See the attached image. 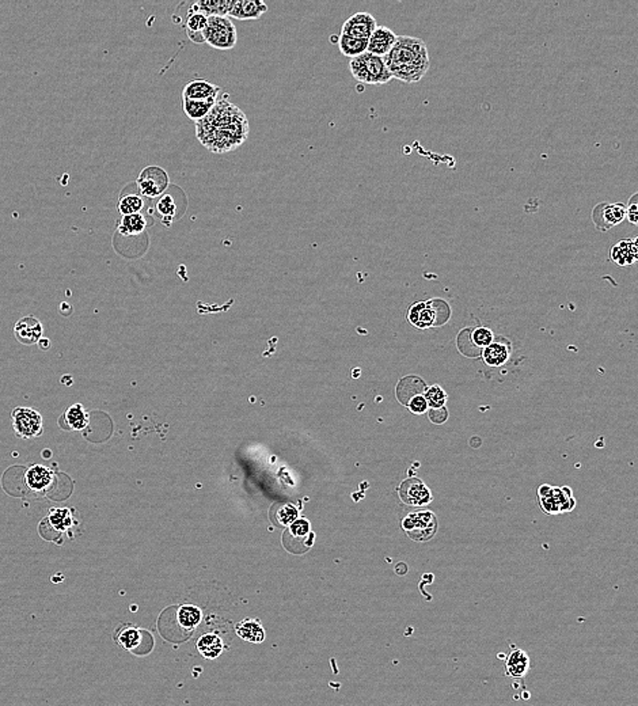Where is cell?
Returning <instances> with one entry per match:
<instances>
[{
  "label": "cell",
  "instance_id": "cell-39",
  "mask_svg": "<svg viewBox=\"0 0 638 706\" xmlns=\"http://www.w3.org/2000/svg\"><path fill=\"white\" fill-rule=\"evenodd\" d=\"M626 219L638 227V193H634L632 198H629L627 205H626Z\"/></svg>",
  "mask_w": 638,
  "mask_h": 706
},
{
  "label": "cell",
  "instance_id": "cell-29",
  "mask_svg": "<svg viewBox=\"0 0 638 706\" xmlns=\"http://www.w3.org/2000/svg\"><path fill=\"white\" fill-rule=\"evenodd\" d=\"M234 4V0H200L192 9L200 11L205 16H228V13Z\"/></svg>",
  "mask_w": 638,
  "mask_h": 706
},
{
  "label": "cell",
  "instance_id": "cell-13",
  "mask_svg": "<svg viewBox=\"0 0 638 706\" xmlns=\"http://www.w3.org/2000/svg\"><path fill=\"white\" fill-rule=\"evenodd\" d=\"M375 29H376V19L374 18V15L366 11H359L344 22L341 28V34L359 40H369Z\"/></svg>",
  "mask_w": 638,
  "mask_h": 706
},
{
  "label": "cell",
  "instance_id": "cell-26",
  "mask_svg": "<svg viewBox=\"0 0 638 706\" xmlns=\"http://www.w3.org/2000/svg\"><path fill=\"white\" fill-rule=\"evenodd\" d=\"M63 420L66 424L63 428L68 431H83L90 423L88 413L82 404H73L66 410L61 417V421Z\"/></svg>",
  "mask_w": 638,
  "mask_h": 706
},
{
  "label": "cell",
  "instance_id": "cell-22",
  "mask_svg": "<svg viewBox=\"0 0 638 706\" xmlns=\"http://www.w3.org/2000/svg\"><path fill=\"white\" fill-rule=\"evenodd\" d=\"M220 94V87L212 85L207 81L197 79L192 81L185 86L182 91V99H196V101H205V99L219 98Z\"/></svg>",
  "mask_w": 638,
  "mask_h": 706
},
{
  "label": "cell",
  "instance_id": "cell-14",
  "mask_svg": "<svg viewBox=\"0 0 638 706\" xmlns=\"http://www.w3.org/2000/svg\"><path fill=\"white\" fill-rule=\"evenodd\" d=\"M512 356V342L510 339L497 336L490 345L481 352L483 362L490 368L504 367Z\"/></svg>",
  "mask_w": 638,
  "mask_h": 706
},
{
  "label": "cell",
  "instance_id": "cell-42",
  "mask_svg": "<svg viewBox=\"0 0 638 706\" xmlns=\"http://www.w3.org/2000/svg\"><path fill=\"white\" fill-rule=\"evenodd\" d=\"M38 345H40V348H41L43 351H48V349H49V347H51V341L48 339H45V337H43V339L38 341Z\"/></svg>",
  "mask_w": 638,
  "mask_h": 706
},
{
  "label": "cell",
  "instance_id": "cell-41",
  "mask_svg": "<svg viewBox=\"0 0 638 706\" xmlns=\"http://www.w3.org/2000/svg\"><path fill=\"white\" fill-rule=\"evenodd\" d=\"M447 417H448V411H447L446 408L429 410V419L435 424L444 423L447 420Z\"/></svg>",
  "mask_w": 638,
  "mask_h": 706
},
{
  "label": "cell",
  "instance_id": "cell-8",
  "mask_svg": "<svg viewBox=\"0 0 638 706\" xmlns=\"http://www.w3.org/2000/svg\"><path fill=\"white\" fill-rule=\"evenodd\" d=\"M136 184L143 196L156 198L165 195L170 185V180L166 170L159 166H147L140 171Z\"/></svg>",
  "mask_w": 638,
  "mask_h": 706
},
{
  "label": "cell",
  "instance_id": "cell-31",
  "mask_svg": "<svg viewBox=\"0 0 638 706\" xmlns=\"http://www.w3.org/2000/svg\"><path fill=\"white\" fill-rule=\"evenodd\" d=\"M216 99H205V101H196V99H182V108L184 112L190 120L195 123H199L202 118H205L216 103Z\"/></svg>",
  "mask_w": 638,
  "mask_h": 706
},
{
  "label": "cell",
  "instance_id": "cell-17",
  "mask_svg": "<svg viewBox=\"0 0 638 706\" xmlns=\"http://www.w3.org/2000/svg\"><path fill=\"white\" fill-rule=\"evenodd\" d=\"M268 11V6L261 0H234L228 18L240 21H255Z\"/></svg>",
  "mask_w": 638,
  "mask_h": 706
},
{
  "label": "cell",
  "instance_id": "cell-23",
  "mask_svg": "<svg viewBox=\"0 0 638 706\" xmlns=\"http://www.w3.org/2000/svg\"><path fill=\"white\" fill-rule=\"evenodd\" d=\"M208 26V16L196 11L193 9L189 10L185 19L184 28L187 37L196 44L205 43L204 33Z\"/></svg>",
  "mask_w": 638,
  "mask_h": 706
},
{
  "label": "cell",
  "instance_id": "cell-9",
  "mask_svg": "<svg viewBox=\"0 0 638 706\" xmlns=\"http://www.w3.org/2000/svg\"><path fill=\"white\" fill-rule=\"evenodd\" d=\"M403 528L408 536L417 542H426L435 537L438 530V519L435 513L429 511L411 513L403 521Z\"/></svg>",
  "mask_w": 638,
  "mask_h": 706
},
{
  "label": "cell",
  "instance_id": "cell-4",
  "mask_svg": "<svg viewBox=\"0 0 638 706\" xmlns=\"http://www.w3.org/2000/svg\"><path fill=\"white\" fill-rule=\"evenodd\" d=\"M450 306L440 299L414 303L408 312L409 321L420 329L443 325L450 319Z\"/></svg>",
  "mask_w": 638,
  "mask_h": 706
},
{
  "label": "cell",
  "instance_id": "cell-5",
  "mask_svg": "<svg viewBox=\"0 0 638 706\" xmlns=\"http://www.w3.org/2000/svg\"><path fill=\"white\" fill-rule=\"evenodd\" d=\"M539 506L546 515H560L576 507V500L569 486L540 485L538 488Z\"/></svg>",
  "mask_w": 638,
  "mask_h": 706
},
{
  "label": "cell",
  "instance_id": "cell-6",
  "mask_svg": "<svg viewBox=\"0 0 638 706\" xmlns=\"http://www.w3.org/2000/svg\"><path fill=\"white\" fill-rule=\"evenodd\" d=\"M205 43L219 51L235 48L238 41L237 28L228 16L208 18V26L204 33Z\"/></svg>",
  "mask_w": 638,
  "mask_h": 706
},
{
  "label": "cell",
  "instance_id": "cell-43",
  "mask_svg": "<svg viewBox=\"0 0 638 706\" xmlns=\"http://www.w3.org/2000/svg\"><path fill=\"white\" fill-rule=\"evenodd\" d=\"M633 246H634V252H636V258H637V261H638V237L637 238H634V240H633Z\"/></svg>",
  "mask_w": 638,
  "mask_h": 706
},
{
  "label": "cell",
  "instance_id": "cell-21",
  "mask_svg": "<svg viewBox=\"0 0 638 706\" xmlns=\"http://www.w3.org/2000/svg\"><path fill=\"white\" fill-rule=\"evenodd\" d=\"M201 620H202V611L195 605H182L175 610V623L187 638L199 626Z\"/></svg>",
  "mask_w": 638,
  "mask_h": 706
},
{
  "label": "cell",
  "instance_id": "cell-12",
  "mask_svg": "<svg viewBox=\"0 0 638 706\" xmlns=\"http://www.w3.org/2000/svg\"><path fill=\"white\" fill-rule=\"evenodd\" d=\"M25 484L36 496H48L55 486V473L43 465H34L25 471Z\"/></svg>",
  "mask_w": 638,
  "mask_h": 706
},
{
  "label": "cell",
  "instance_id": "cell-27",
  "mask_svg": "<svg viewBox=\"0 0 638 706\" xmlns=\"http://www.w3.org/2000/svg\"><path fill=\"white\" fill-rule=\"evenodd\" d=\"M196 647H197V650L202 658H205L208 660H213V659H217L223 653L225 644H223V640L220 635H216V633H205L197 640Z\"/></svg>",
  "mask_w": 638,
  "mask_h": 706
},
{
  "label": "cell",
  "instance_id": "cell-19",
  "mask_svg": "<svg viewBox=\"0 0 638 706\" xmlns=\"http://www.w3.org/2000/svg\"><path fill=\"white\" fill-rule=\"evenodd\" d=\"M72 524H73V516H72L71 509H51L46 519H43L40 524V534L43 537V534H46L49 530H55L57 534H61L64 531H68L71 528Z\"/></svg>",
  "mask_w": 638,
  "mask_h": 706
},
{
  "label": "cell",
  "instance_id": "cell-1",
  "mask_svg": "<svg viewBox=\"0 0 638 706\" xmlns=\"http://www.w3.org/2000/svg\"><path fill=\"white\" fill-rule=\"evenodd\" d=\"M250 124L230 96L219 97L211 113L196 123V136L200 143L213 154H225L240 148L247 140Z\"/></svg>",
  "mask_w": 638,
  "mask_h": 706
},
{
  "label": "cell",
  "instance_id": "cell-16",
  "mask_svg": "<svg viewBox=\"0 0 638 706\" xmlns=\"http://www.w3.org/2000/svg\"><path fill=\"white\" fill-rule=\"evenodd\" d=\"M397 34L391 29L376 26L369 40V53L375 56L386 57L394 48Z\"/></svg>",
  "mask_w": 638,
  "mask_h": 706
},
{
  "label": "cell",
  "instance_id": "cell-34",
  "mask_svg": "<svg viewBox=\"0 0 638 706\" xmlns=\"http://www.w3.org/2000/svg\"><path fill=\"white\" fill-rule=\"evenodd\" d=\"M145 228H147V220L142 213L123 216L121 222L118 223V232L124 237L140 235L145 231Z\"/></svg>",
  "mask_w": 638,
  "mask_h": 706
},
{
  "label": "cell",
  "instance_id": "cell-24",
  "mask_svg": "<svg viewBox=\"0 0 638 706\" xmlns=\"http://www.w3.org/2000/svg\"><path fill=\"white\" fill-rule=\"evenodd\" d=\"M235 633L243 641L253 643V644L264 643L265 637H267L262 623L257 618H246V620L238 622L235 625Z\"/></svg>",
  "mask_w": 638,
  "mask_h": 706
},
{
  "label": "cell",
  "instance_id": "cell-33",
  "mask_svg": "<svg viewBox=\"0 0 638 706\" xmlns=\"http://www.w3.org/2000/svg\"><path fill=\"white\" fill-rule=\"evenodd\" d=\"M339 49L344 56L356 58L364 55L369 51V40H359L345 34H340Z\"/></svg>",
  "mask_w": 638,
  "mask_h": 706
},
{
  "label": "cell",
  "instance_id": "cell-2",
  "mask_svg": "<svg viewBox=\"0 0 638 706\" xmlns=\"http://www.w3.org/2000/svg\"><path fill=\"white\" fill-rule=\"evenodd\" d=\"M383 58L393 79L408 85L420 82L429 70L426 44L411 36H398L394 48Z\"/></svg>",
  "mask_w": 638,
  "mask_h": 706
},
{
  "label": "cell",
  "instance_id": "cell-18",
  "mask_svg": "<svg viewBox=\"0 0 638 706\" xmlns=\"http://www.w3.org/2000/svg\"><path fill=\"white\" fill-rule=\"evenodd\" d=\"M399 494L402 500L411 506H426L432 500L429 489L417 479L405 481L399 489Z\"/></svg>",
  "mask_w": 638,
  "mask_h": 706
},
{
  "label": "cell",
  "instance_id": "cell-3",
  "mask_svg": "<svg viewBox=\"0 0 638 706\" xmlns=\"http://www.w3.org/2000/svg\"><path fill=\"white\" fill-rule=\"evenodd\" d=\"M349 71L356 81L363 85H387L393 79L384 58L371 55L369 52L352 58L349 63Z\"/></svg>",
  "mask_w": 638,
  "mask_h": 706
},
{
  "label": "cell",
  "instance_id": "cell-37",
  "mask_svg": "<svg viewBox=\"0 0 638 706\" xmlns=\"http://www.w3.org/2000/svg\"><path fill=\"white\" fill-rule=\"evenodd\" d=\"M143 208H144V201L139 195H125L124 198H120L117 204V211L123 216L142 213Z\"/></svg>",
  "mask_w": 638,
  "mask_h": 706
},
{
  "label": "cell",
  "instance_id": "cell-30",
  "mask_svg": "<svg viewBox=\"0 0 638 706\" xmlns=\"http://www.w3.org/2000/svg\"><path fill=\"white\" fill-rule=\"evenodd\" d=\"M610 258L619 267H629L637 261L633 240H622L611 247Z\"/></svg>",
  "mask_w": 638,
  "mask_h": 706
},
{
  "label": "cell",
  "instance_id": "cell-28",
  "mask_svg": "<svg viewBox=\"0 0 638 706\" xmlns=\"http://www.w3.org/2000/svg\"><path fill=\"white\" fill-rule=\"evenodd\" d=\"M426 387L424 382L421 381L420 378L409 377V378L402 379L401 383L398 384L397 397L402 404L408 405L414 397L423 396V393H426Z\"/></svg>",
  "mask_w": 638,
  "mask_h": 706
},
{
  "label": "cell",
  "instance_id": "cell-15",
  "mask_svg": "<svg viewBox=\"0 0 638 706\" xmlns=\"http://www.w3.org/2000/svg\"><path fill=\"white\" fill-rule=\"evenodd\" d=\"M43 325L41 322L33 317L28 315L21 318L14 326L15 339L24 345H34L43 339Z\"/></svg>",
  "mask_w": 638,
  "mask_h": 706
},
{
  "label": "cell",
  "instance_id": "cell-40",
  "mask_svg": "<svg viewBox=\"0 0 638 706\" xmlns=\"http://www.w3.org/2000/svg\"><path fill=\"white\" fill-rule=\"evenodd\" d=\"M408 406L411 408L413 413H424L426 409H428V402H426V397L424 396H417L414 397L411 399V402L408 404Z\"/></svg>",
  "mask_w": 638,
  "mask_h": 706
},
{
  "label": "cell",
  "instance_id": "cell-38",
  "mask_svg": "<svg viewBox=\"0 0 638 706\" xmlns=\"http://www.w3.org/2000/svg\"><path fill=\"white\" fill-rule=\"evenodd\" d=\"M424 397H426V402H428V406H431L432 409L444 408L446 401H447V394L444 393V390L440 386H432V387L426 389Z\"/></svg>",
  "mask_w": 638,
  "mask_h": 706
},
{
  "label": "cell",
  "instance_id": "cell-10",
  "mask_svg": "<svg viewBox=\"0 0 638 706\" xmlns=\"http://www.w3.org/2000/svg\"><path fill=\"white\" fill-rule=\"evenodd\" d=\"M314 542V534L310 531V524L304 519L292 523L284 533V548L292 554H303L310 551Z\"/></svg>",
  "mask_w": 638,
  "mask_h": 706
},
{
  "label": "cell",
  "instance_id": "cell-32",
  "mask_svg": "<svg viewBox=\"0 0 638 706\" xmlns=\"http://www.w3.org/2000/svg\"><path fill=\"white\" fill-rule=\"evenodd\" d=\"M530 670V659L525 650H513L505 662V671L510 677L522 678Z\"/></svg>",
  "mask_w": 638,
  "mask_h": 706
},
{
  "label": "cell",
  "instance_id": "cell-11",
  "mask_svg": "<svg viewBox=\"0 0 638 706\" xmlns=\"http://www.w3.org/2000/svg\"><path fill=\"white\" fill-rule=\"evenodd\" d=\"M626 220V205L622 203H600L592 211V222L599 231H609Z\"/></svg>",
  "mask_w": 638,
  "mask_h": 706
},
{
  "label": "cell",
  "instance_id": "cell-7",
  "mask_svg": "<svg viewBox=\"0 0 638 706\" xmlns=\"http://www.w3.org/2000/svg\"><path fill=\"white\" fill-rule=\"evenodd\" d=\"M11 424L19 439L40 438L43 432V419L38 410L16 408L11 413Z\"/></svg>",
  "mask_w": 638,
  "mask_h": 706
},
{
  "label": "cell",
  "instance_id": "cell-25",
  "mask_svg": "<svg viewBox=\"0 0 638 706\" xmlns=\"http://www.w3.org/2000/svg\"><path fill=\"white\" fill-rule=\"evenodd\" d=\"M459 337L465 339V341H468V344L473 347V349H475V352L481 354L483 349H485L488 345H490L496 336L489 327L480 326L475 329L463 330L459 334Z\"/></svg>",
  "mask_w": 638,
  "mask_h": 706
},
{
  "label": "cell",
  "instance_id": "cell-20",
  "mask_svg": "<svg viewBox=\"0 0 638 706\" xmlns=\"http://www.w3.org/2000/svg\"><path fill=\"white\" fill-rule=\"evenodd\" d=\"M143 632L142 629L139 626H136L135 623H129V622H125V623H121L115 632H114V641L118 647L124 648L125 650H136L143 641Z\"/></svg>",
  "mask_w": 638,
  "mask_h": 706
},
{
  "label": "cell",
  "instance_id": "cell-36",
  "mask_svg": "<svg viewBox=\"0 0 638 706\" xmlns=\"http://www.w3.org/2000/svg\"><path fill=\"white\" fill-rule=\"evenodd\" d=\"M298 511L291 504H276L270 511V519L276 526L287 527L297 521Z\"/></svg>",
  "mask_w": 638,
  "mask_h": 706
},
{
  "label": "cell",
  "instance_id": "cell-35",
  "mask_svg": "<svg viewBox=\"0 0 638 706\" xmlns=\"http://www.w3.org/2000/svg\"><path fill=\"white\" fill-rule=\"evenodd\" d=\"M177 210H178L177 203L173 198V195H169V193L160 196L156 203V213L159 215L162 225H165L166 227H170L173 225V222L177 216Z\"/></svg>",
  "mask_w": 638,
  "mask_h": 706
}]
</instances>
